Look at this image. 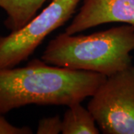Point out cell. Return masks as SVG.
<instances>
[{
	"instance_id": "cell-1",
	"label": "cell",
	"mask_w": 134,
	"mask_h": 134,
	"mask_svg": "<svg viewBox=\"0 0 134 134\" xmlns=\"http://www.w3.org/2000/svg\"><path fill=\"white\" fill-rule=\"evenodd\" d=\"M107 77L34 59L24 67L0 69V114L29 104L69 107L91 97Z\"/></svg>"
},
{
	"instance_id": "cell-2",
	"label": "cell",
	"mask_w": 134,
	"mask_h": 134,
	"mask_svg": "<svg viewBox=\"0 0 134 134\" xmlns=\"http://www.w3.org/2000/svg\"><path fill=\"white\" fill-rule=\"evenodd\" d=\"M134 28L124 24L89 34L63 33L51 40L41 60L49 65L109 77L132 64Z\"/></svg>"
},
{
	"instance_id": "cell-3",
	"label": "cell",
	"mask_w": 134,
	"mask_h": 134,
	"mask_svg": "<svg viewBox=\"0 0 134 134\" xmlns=\"http://www.w3.org/2000/svg\"><path fill=\"white\" fill-rule=\"evenodd\" d=\"M104 134H134V65L100 84L87 104Z\"/></svg>"
},
{
	"instance_id": "cell-4",
	"label": "cell",
	"mask_w": 134,
	"mask_h": 134,
	"mask_svg": "<svg viewBox=\"0 0 134 134\" xmlns=\"http://www.w3.org/2000/svg\"><path fill=\"white\" fill-rule=\"evenodd\" d=\"M81 0H52L22 29L0 37V69L28 60L46 37L72 17Z\"/></svg>"
},
{
	"instance_id": "cell-5",
	"label": "cell",
	"mask_w": 134,
	"mask_h": 134,
	"mask_svg": "<svg viewBox=\"0 0 134 134\" xmlns=\"http://www.w3.org/2000/svg\"><path fill=\"white\" fill-rule=\"evenodd\" d=\"M112 23L130 25L134 28V0H83L65 33L75 34Z\"/></svg>"
},
{
	"instance_id": "cell-6",
	"label": "cell",
	"mask_w": 134,
	"mask_h": 134,
	"mask_svg": "<svg viewBox=\"0 0 134 134\" xmlns=\"http://www.w3.org/2000/svg\"><path fill=\"white\" fill-rule=\"evenodd\" d=\"M47 0H0L7 14L4 24L11 31L22 29L38 14Z\"/></svg>"
},
{
	"instance_id": "cell-7",
	"label": "cell",
	"mask_w": 134,
	"mask_h": 134,
	"mask_svg": "<svg viewBox=\"0 0 134 134\" xmlns=\"http://www.w3.org/2000/svg\"><path fill=\"white\" fill-rule=\"evenodd\" d=\"M63 134H98L100 130L91 112L81 103L68 107L62 119Z\"/></svg>"
},
{
	"instance_id": "cell-8",
	"label": "cell",
	"mask_w": 134,
	"mask_h": 134,
	"mask_svg": "<svg viewBox=\"0 0 134 134\" xmlns=\"http://www.w3.org/2000/svg\"><path fill=\"white\" fill-rule=\"evenodd\" d=\"M62 132V119L58 115L43 118L39 121L37 134H58Z\"/></svg>"
},
{
	"instance_id": "cell-9",
	"label": "cell",
	"mask_w": 134,
	"mask_h": 134,
	"mask_svg": "<svg viewBox=\"0 0 134 134\" xmlns=\"http://www.w3.org/2000/svg\"><path fill=\"white\" fill-rule=\"evenodd\" d=\"M32 133V130L29 127H19L11 125L0 114V134H30Z\"/></svg>"
}]
</instances>
